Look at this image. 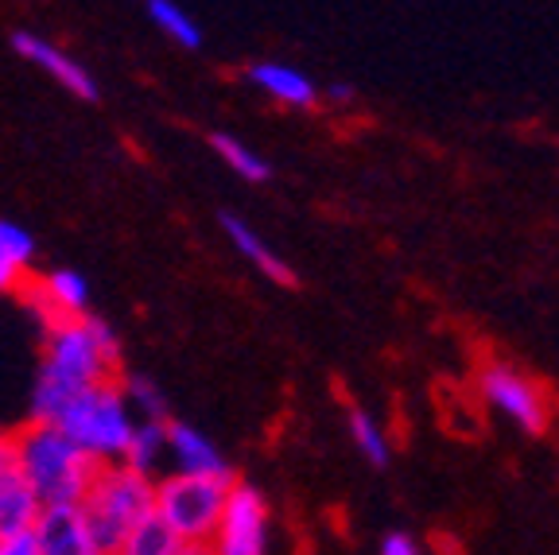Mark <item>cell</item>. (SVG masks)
I'll list each match as a JSON object with an SVG mask.
<instances>
[{
  "label": "cell",
  "mask_w": 559,
  "mask_h": 555,
  "mask_svg": "<svg viewBox=\"0 0 559 555\" xmlns=\"http://www.w3.org/2000/svg\"><path fill=\"white\" fill-rule=\"evenodd\" d=\"M117 365H121V342L114 327L105 319H67L47 327L44 362L35 377L32 392V420L35 424H55L59 412L82 389L117 381Z\"/></svg>",
  "instance_id": "1"
},
{
  "label": "cell",
  "mask_w": 559,
  "mask_h": 555,
  "mask_svg": "<svg viewBox=\"0 0 559 555\" xmlns=\"http://www.w3.org/2000/svg\"><path fill=\"white\" fill-rule=\"evenodd\" d=\"M12 459L39 505H82L90 482L102 470L59 427L35 424V420H27L12 435Z\"/></svg>",
  "instance_id": "2"
},
{
  "label": "cell",
  "mask_w": 559,
  "mask_h": 555,
  "mask_svg": "<svg viewBox=\"0 0 559 555\" xmlns=\"http://www.w3.org/2000/svg\"><path fill=\"white\" fill-rule=\"evenodd\" d=\"M152 512H156V477L136 474L124 462L97 470L82 497V517H86L90 536L102 555H114L124 544V536L148 521Z\"/></svg>",
  "instance_id": "3"
},
{
  "label": "cell",
  "mask_w": 559,
  "mask_h": 555,
  "mask_svg": "<svg viewBox=\"0 0 559 555\" xmlns=\"http://www.w3.org/2000/svg\"><path fill=\"white\" fill-rule=\"evenodd\" d=\"M140 420L132 416L129 400L121 392V381H105L94 389H82L59 412L55 427L79 447L86 459H94L97 467H117L129 451V439L136 432Z\"/></svg>",
  "instance_id": "4"
},
{
  "label": "cell",
  "mask_w": 559,
  "mask_h": 555,
  "mask_svg": "<svg viewBox=\"0 0 559 555\" xmlns=\"http://www.w3.org/2000/svg\"><path fill=\"white\" fill-rule=\"evenodd\" d=\"M234 477H191L164 474L156 477V517L183 540V544H210L218 529Z\"/></svg>",
  "instance_id": "5"
},
{
  "label": "cell",
  "mask_w": 559,
  "mask_h": 555,
  "mask_svg": "<svg viewBox=\"0 0 559 555\" xmlns=\"http://www.w3.org/2000/svg\"><path fill=\"white\" fill-rule=\"evenodd\" d=\"M206 547L210 555H269V505L261 489L234 482L226 512Z\"/></svg>",
  "instance_id": "6"
},
{
  "label": "cell",
  "mask_w": 559,
  "mask_h": 555,
  "mask_svg": "<svg viewBox=\"0 0 559 555\" xmlns=\"http://www.w3.org/2000/svg\"><path fill=\"white\" fill-rule=\"evenodd\" d=\"M478 385L481 397L498 412H506L509 420H516V427H524L528 435H540L548 427V404H544L540 385L516 374L513 365H486Z\"/></svg>",
  "instance_id": "7"
},
{
  "label": "cell",
  "mask_w": 559,
  "mask_h": 555,
  "mask_svg": "<svg viewBox=\"0 0 559 555\" xmlns=\"http://www.w3.org/2000/svg\"><path fill=\"white\" fill-rule=\"evenodd\" d=\"M27 295V304H32L35 315H44L47 327L55 322H67V319H86V307H90V284L82 272L74 269H55L47 272L44 280H32L20 287Z\"/></svg>",
  "instance_id": "8"
},
{
  "label": "cell",
  "mask_w": 559,
  "mask_h": 555,
  "mask_svg": "<svg viewBox=\"0 0 559 555\" xmlns=\"http://www.w3.org/2000/svg\"><path fill=\"white\" fill-rule=\"evenodd\" d=\"M32 540L39 555H102L90 536L82 505H44L32 524Z\"/></svg>",
  "instance_id": "9"
},
{
  "label": "cell",
  "mask_w": 559,
  "mask_h": 555,
  "mask_svg": "<svg viewBox=\"0 0 559 555\" xmlns=\"http://www.w3.org/2000/svg\"><path fill=\"white\" fill-rule=\"evenodd\" d=\"M12 47H16V55H24L27 62H35L39 70H47V74H51L62 90H70L74 97H82V102H94L97 97L94 74H90L79 59H70L62 47H55L51 39L32 35V32H16L12 35Z\"/></svg>",
  "instance_id": "10"
},
{
  "label": "cell",
  "mask_w": 559,
  "mask_h": 555,
  "mask_svg": "<svg viewBox=\"0 0 559 555\" xmlns=\"http://www.w3.org/2000/svg\"><path fill=\"white\" fill-rule=\"evenodd\" d=\"M167 459H171L175 474L191 477H234L226 454L214 447V439L191 424H167Z\"/></svg>",
  "instance_id": "11"
},
{
  "label": "cell",
  "mask_w": 559,
  "mask_h": 555,
  "mask_svg": "<svg viewBox=\"0 0 559 555\" xmlns=\"http://www.w3.org/2000/svg\"><path fill=\"white\" fill-rule=\"evenodd\" d=\"M218 222H222V229H226L229 245H234V249L241 252L245 261L253 264V269L261 272V276H269L272 284H284V287H292V284H296V272H292L288 264L280 261L276 252H272L269 245H264V237L257 234V229L249 226V222H245V217L226 214V210H222V214H218Z\"/></svg>",
  "instance_id": "12"
},
{
  "label": "cell",
  "mask_w": 559,
  "mask_h": 555,
  "mask_svg": "<svg viewBox=\"0 0 559 555\" xmlns=\"http://www.w3.org/2000/svg\"><path fill=\"white\" fill-rule=\"evenodd\" d=\"M249 82L261 86L269 97H276V102L292 105V109H307V105H314V97H319L314 82L307 79L304 70L288 67V62H253V67H249Z\"/></svg>",
  "instance_id": "13"
},
{
  "label": "cell",
  "mask_w": 559,
  "mask_h": 555,
  "mask_svg": "<svg viewBox=\"0 0 559 555\" xmlns=\"http://www.w3.org/2000/svg\"><path fill=\"white\" fill-rule=\"evenodd\" d=\"M44 505L35 501V494L27 489V482L20 477V470H4L0 474V540L9 536H27L39 517Z\"/></svg>",
  "instance_id": "14"
},
{
  "label": "cell",
  "mask_w": 559,
  "mask_h": 555,
  "mask_svg": "<svg viewBox=\"0 0 559 555\" xmlns=\"http://www.w3.org/2000/svg\"><path fill=\"white\" fill-rule=\"evenodd\" d=\"M167 459V424H136L124 451V467L136 470L144 477H156V467Z\"/></svg>",
  "instance_id": "15"
},
{
  "label": "cell",
  "mask_w": 559,
  "mask_h": 555,
  "mask_svg": "<svg viewBox=\"0 0 559 555\" xmlns=\"http://www.w3.org/2000/svg\"><path fill=\"white\" fill-rule=\"evenodd\" d=\"M117 381H121L124 400H129L132 416H136L140 424H167V397L152 377L129 374V377H117Z\"/></svg>",
  "instance_id": "16"
},
{
  "label": "cell",
  "mask_w": 559,
  "mask_h": 555,
  "mask_svg": "<svg viewBox=\"0 0 559 555\" xmlns=\"http://www.w3.org/2000/svg\"><path fill=\"white\" fill-rule=\"evenodd\" d=\"M210 147L218 152L222 160H226V167L229 172H237L241 179H249V182H264L272 175V167H269V160L264 156H257V147H249L245 140H237V137H229V132H214L210 137Z\"/></svg>",
  "instance_id": "17"
},
{
  "label": "cell",
  "mask_w": 559,
  "mask_h": 555,
  "mask_svg": "<svg viewBox=\"0 0 559 555\" xmlns=\"http://www.w3.org/2000/svg\"><path fill=\"white\" fill-rule=\"evenodd\" d=\"M148 20L159 27V32L179 47H202V27L194 24V16L187 9H179L175 0H152L148 4Z\"/></svg>",
  "instance_id": "18"
},
{
  "label": "cell",
  "mask_w": 559,
  "mask_h": 555,
  "mask_svg": "<svg viewBox=\"0 0 559 555\" xmlns=\"http://www.w3.org/2000/svg\"><path fill=\"white\" fill-rule=\"evenodd\" d=\"M179 547H183V540L175 536V532L167 529L164 521H159L156 512H152L148 521L124 536V544L117 547L114 555H175Z\"/></svg>",
  "instance_id": "19"
},
{
  "label": "cell",
  "mask_w": 559,
  "mask_h": 555,
  "mask_svg": "<svg viewBox=\"0 0 559 555\" xmlns=\"http://www.w3.org/2000/svg\"><path fill=\"white\" fill-rule=\"evenodd\" d=\"M349 439L358 442V451L366 454L373 467H384L389 462V439L384 432L377 427V420L361 409H349Z\"/></svg>",
  "instance_id": "20"
},
{
  "label": "cell",
  "mask_w": 559,
  "mask_h": 555,
  "mask_svg": "<svg viewBox=\"0 0 559 555\" xmlns=\"http://www.w3.org/2000/svg\"><path fill=\"white\" fill-rule=\"evenodd\" d=\"M0 252H9L12 261L20 269H32V257H35V237L27 234L20 222H4L0 217Z\"/></svg>",
  "instance_id": "21"
},
{
  "label": "cell",
  "mask_w": 559,
  "mask_h": 555,
  "mask_svg": "<svg viewBox=\"0 0 559 555\" xmlns=\"http://www.w3.org/2000/svg\"><path fill=\"white\" fill-rule=\"evenodd\" d=\"M27 284V269H20L9 252H0V295H12Z\"/></svg>",
  "instance_id": "22"
},
{
  "label": "cell",
  "mask_w": 559,
  "mask_h": 555,
  "mask_svg": "<svg viewBox=\"0 0 559 555\" xmlns=\"http://www.w3.org/2000/svg\"><path fill=\"white\" fill-rule=\"evenodd\" d=\"M381 555H419L416 540L404 536V532H389V536L381 540Z\"/></svg>",
  "instance_id": "23"
},
{
  "label": "cell",
  "mask_w": 559,
  "mask_h": 555,
  "mask_svg": "<svg viewBox=\"0 0 559 555\" xmlns=\"http://www.w3.org/2000/svg\"><path fill=\"white\" fill-rule=\"evenodd\" d=\"M0 555H39V547H35L32 532H27V536H9V540H0Z\"/></svg>",
  "instance_id": "24"
},
{
  "label": "cell",
  "mask_w": 559,
  "mask_h": 555,
  "mask_svg": "<svg viewBox=\"0 0 559 555\" xmlns=\"http://www.w3.org/2000/svg\"><path fill=\"white\" fill-rule=\"evenodd\" d=\"M331 97H334V102H349V97H354V90H349L346 82H334V86H331Z\"/></svg>",
  "instance_id": "25"
},
{
  "label": "cell",
  "mask_w": 559,
  "mask_h": 555,
  "mask_svg": "<svg viewBox=\"0 0 559 555\" xmlns=\"http://www.w3.org/2000/svg\"><path fill=\"white\" fill-rule=\"evenodd\" d=\"M175 555H210V547L206 544H183Z\"/></svg>",
  "instance_id": "26"
}]
</instances>
